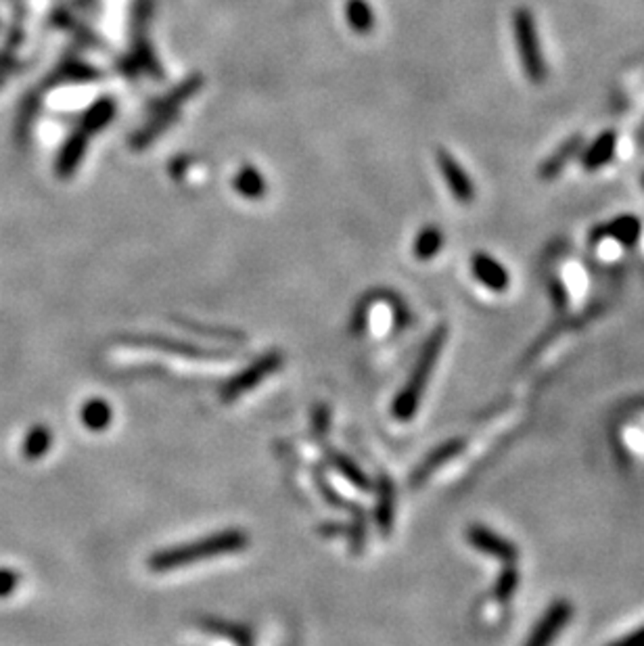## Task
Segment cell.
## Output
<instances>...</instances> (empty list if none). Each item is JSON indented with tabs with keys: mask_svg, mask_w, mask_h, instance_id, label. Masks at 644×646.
Listing matches in <instances>:
<instances>
[{
	"mask_svg": "<svg viewBox=\"0 0 644 646\" xmlns=\"http://www.w3.org/2000/svg\"><path fill=\"white\" fill-rule=\"evenodd\" d=\"M392 510H393V494L392 485L387 483V479L381 482V494H379V509H377V521L384 534L392 527Z\"/></svg>",
	"mask_w": 644,
	"mask_h": 646,
	"instance_id": "2e32d148",
	"label": "cell"
},
{
	"mask_svg": "<svg viewBox=\"0 0 644 646\" xmlns=\"http://www.w3.org/2000/svg\"><path fill=\"white\" fill-rule=\"evenodd\" d=\"M247 544H250V538H247L243 529H226V532L212 534L207 538L159 550L149 559V569L155 573L176 571V569L189 567L193 562L241 553V550L247 548Z\"/></svg>",
	"mask_w": 644,
	"mask_h": 646,
	"instance_id": "6da1fadb",
	"label": "cell"
},
{
	"mask_svg": "<svg viewBox=\"0 0 644 646\" xmlns=\"http://www.w3.org/2000/svg\"><path fill=\"white\" fill-rule=\"evenodd\" d=\"M111 420V408L107 406L103 400H91L88 404L82 408V423H84L88 429L101 431L110 425Z\"/></svg>",
	"mask_w": 644,
	"mask_h": 646,
	"instance_id": "7c38bea8",
	"label": "cell"
},
{
	"mask_svg": "<svg viewBox=\"0 0 644 646\" xmlns=\"http://www.w3.org/2000/svg\"><path fill=\"white\" fill-rule=\"evenodd\" d=\"M446 341V329L439 326V329L433 331V335L427 339L423 351H420L417 367H414L410 379H408L406 387L398 394V398L393 402V414L395 419L400 420H410L417 412L419 402L423 398V392L427 387V381H429V375L433 373V367H436L439 354H442Z\"/></svg>",
	"mask_w": 644,
	"mask_h": 646,
	"instance_id": "7a4b0ae2",
	"label": "cell"
},
{
	"mask_svg": "<svg viewBox=\"0 0 644 646\" xmlns=\"http://www.w3.org/2000/svg\"><path fill=\"white\" fill-rule=\"evenodd\" d=\"M640 181H642V187H644V174H642V178H640Z\"/></svg>",
	"mask_w": 644,
	"mask_h": 646,
	"instance_id": "44dd1931",
	"label": "cell"
},
{
	"mask_svg": "<svg viewBox=\"0 0 644 646\" xmlns=\"http://www.w3.org/2000/svg\"><path fill=\"white\" fill-rule=\"evenodd\" d=\"M513 38L527 80L535 86L544 84L548 78V67L544 53H542L538 25H535V19L527 6H516L513 13Z\"/></svg>",
	"mask_w": 644,
	"mask_h": 646,
	"instance_id": "3957f363",
	"label": "cell"
},
{
	"mask_svg": "<svg viewBox=\"0 0 644 646\" xmlns=\"http://www.w3.org/2000/svg\"><path fill=\"white\" fill-rule=\"evenodd\" d=\"M461 446H463V441H450V444H448V446L439 447V450H436V452H433V454H431V456H429V458H427L423 465H420V469H419L417 473H414L412 482H414V483H419V482H420V479L429 477V475H431V473H433V469H436V466H439V465H442V463H444V460H448L450 456H454V454H456L458 450H461Z\"/></svg>",
	"mask_w": 644,
	"mask_h": 646,
	"instance_id": "5bb4252c",
	"label": "cell"
},
{
	"mask_svg": "<svg viewBox=\"0 0 644 646\" xmlns=\"http://www.w3.org/2000/svg\"><path fill=\"white\" fill-rule=\"evenodd\" d=\"M50 441H53V435H50V431L47 429V427H44V425L31 427L30 433H28V438H25V441H23L25 458L36 460V458L44 456V454L49 452Z\"/></svg>",
	"mask_w": 644,
	"mask_h": 646,
	"instance_id": "4fadbf2b",
	"label": "cell"
},
{
	"mask_svg": "<svg viewBox=\"0 0 644 646\" xmlns=\"http://www.w3.org/2000/svg\"><path fill=\"white\" fill-rule=\"evenodd\" d=\"M516 586H519V573H516L513 567H508L507 571L500 575L498 586H496V594H498L500 600H508L516 590Z\"/></svg>",
	"mask_w": 644,
	"mask_h": 646,
	"instance_id": "ac0fdd59",
	"label": "cell"
},
{
	"mask_svg": "<svg viewBox=\"0 0 644 646\" xmlns=\"http://www.w3.org/2000/svg\"><path fill=\"white\" fill-rule=\"evenodd\" d=\"M642 233V224L636 216L626 214V216H617L613 220L601 224L592 235V239H613L617 243H622L623 247H632L636 241L640 239Z\"/></svg>",
	"mask_w": 644,
	"mask_h": 646,
	"instance_id": "52a82bcc",
	"label": "cell"
},
{
	"mask_svg": "<svg viewBox=\"0 0 644 646\" xmlns=\"http://www.w3.org/2000/svg\"><path fill=\"white\" fill-rule=\"evenodd\" d=\"M442 249V233L439 228H425L414 243V253L420 260H429Z\"/></svg>",
	"mask_w": 644,
	"mask_h": 646,
	"instance_id": "9a60e30c",
	"label": "cell"
},
{
	"mask_svg": "<svg viewBox=\"0 0 644 646\" xmlns=\"http://www.w3.org/2000/svg\"><path fill=\"white\" fill-rule=\"evenodd\" d=\"M611 646H644V628L640 632H634V634L622 638V641H617Z\"/></svg>",
	"mask_w": 644,
	"mask_h": 646,
	"instance_id": "ffe728a7",
	"label": "cell"
},
{
	"mask_svg": "<svg viewBox=\"0 0 644 646\" xmlns=\"http://www.w3.org/2000/svg\"><path fill=\"white\" fill-rule=\"evenodd\" d=\"M579 146H582V138H579V137H573V138L567 140V143L560 145L559 149L554 151L552 155L546 159V164L542 165L540 176H542V178H552V176H557L559 172L565 168V164L569 162V159H571L573 155H576V153L579 151Z\"/></svg>",
	"mask_w": 644,
	"mask_h": 646,
	"instance_id": "8fae6325",
	"label": "cell"
},
{
	"mask_svg": "<svg viewBox=\"0 0 644 646\" xmlns=\"http://www.w3.org/2000/svg\"><path fill=\"white\" fill-rule=\"evenodd\" d=\"M331 460H333V465L337 466V469H340L343 475H346V479L349 483L358 485V488H362V490L371 488V485H368V482H366L365 473H362L358 466H354L352 463H349L346 456H341V454H331Z\"/></svg>",
	"mask_w": 644,
	"mask_h": 646,
	"instance_id": "e0dca14e",
	"label": "cell"
},
{
	"mask_svg": "<svg viewBox=\"0 0 644 646\" xmlns=\"http://www.w3.org/2000/svg\"><path fill=\"white\" fill-rule=\"evenodd\" d=\"M571 613H573V609L567 600H559V603H554L551 609L544 613V617L540 619L538 628H535L534 634L529 636L525 646H551L554 638L559 636V632L565 628L567 622H569Z\"/></svg>",
	"mask_w": 644,
	"mask_h": 646,
	"instance_id": "5b68a950",
	"label": "cell"
},
{
	"mask_svg": "<svg viewBox=\"0 0 644 646\" xmlns=\"http://www.w3.org/2000/svg\"><path fill=\"white\" fill-rule=\"evenodd\" d=\"M471 266H473L475 279L480 280L481 285H486L488 289L502 293L508 289V285H511V274H508L507 268L502 266L498 260L492 258V255L475 253Z\"/></svg>",
	"mask_w": 644,
	"mask_h": 646,
	"instance_id": "ba28073f",
	"label": "cell"
},
{
	"mask_svg": "<svg viewBox=\"0 0 644 646\" xmlns=\"http://www.w3.org/2000/svg\"><path fill=\"white\" fill-rule=\"evenodd\" d=\"M439 168H442V174L446 178V184L452 190L456 201L461 203H473L475 199V184L471 181L467 172L463 170V165L456 162L450 153L442 151L439 153Z\"/></svg>",
	"mask_w": 644,
	"mask_h": 646,
	"instance_id": "8992f818",
	"label": "cell"
},
{
	"mask_svg": "<svg viewBox=\"0 0 644 646\" xmlns=\"http://www.w3.org/2000/svg\"><path fill=\"white\" fill-rule=\"evenodd\" d=\"M617 151V134L613 130L603 132L601 137H596L592 143L584 149L582 155V165L584 170L596 172L607 165L611 159L615 157Z\"/></svg>",
	"mask_w": 644,
	"mask_h": 646,
	"instance_id": "30bf717a",
	"label": "cell"
},
{
	"mask_svg": "<svg viewBox=\"0 0 644 646\" xmlns=\"http://www.w3.org/2000/svg\"><path fill=\"white\" fill-rule=\"evenodd\" d=\"M467 535L469 542L473 544L480 553H486L490 556H494V559L505 561L507 565H513V562H516V559H519V550H516L515 544L492 532V529L475 526L469 529Z\"/></svg>",
	"mask_w": 644,
	"mask_h": 646,
	"instance_id": "277c9868",
	"label": "cell"
},
{
	"mask_svg": "<svg viewBox=\"0 0 644 646\" xmlns=\"http://www.w3.org/2000/svg\"><path fill=\"white\" fill-rule=\"evenodd\" d=\"M278 364H280V358L274 356V354L266 356L264 360H260L258 364H253V367L247 368L243 375L237 376V379H233L225 389H222V395H225V400H234L237 395L247 392V389H251L253 385H258L261 376L268 375V373H272V370L277 368Z\"/></svg>",
	"mask_w": 644,
	"mask_h": 646,
	"instance_id": "9c48e42d",
	"label": "cell"
},
{
	"mask_svg": "<svg viewBox=\"0 0 644 646\" xmlns=\"http://www.w3.org/2000/svg\"><path fill=\"white\" fill-rule=\"evenodd\" d=\"M17 573L11 569H0V597H9V594L17 588Z\"/></svg>",
	"mask_w": 644,
	"mask_h": 646,
	"instance_id": "d6986e66",
	"label": "cell"
}]
</instances>
